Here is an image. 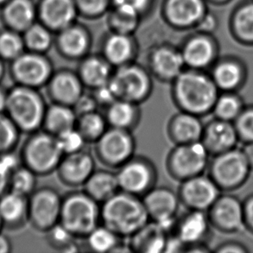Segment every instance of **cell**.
I'll return each mask as SVG.
<instances>
[{
    "mask_svg": "<svg viewBox=\"0 0 253 253\" xmlns=\"http://www.w3.org/2000/svg\"><path fill=\"white\" fill-rule=\"evenodd\" d=\"M219 90L208 71L185 69L171 83L170 95L179 111L199 117L211 114Z\"/></svg>",
    "mask_w": 253,
    "mask_h": 253,
    "instance_id": "1",
    "label": "cell"
},
{
    "mask_svg": "<svg viewBox=\"0 0 253 253\" xmlns=\"http://www.w3.org/2000/svg\"><path fill=\"white\" fill-rule=\"evenodd\" d=\"M150 220L141 197L120 191L101 204V224L128 239Z\"/></svg>",
    "mask_w": 253,
    "mask_h": 253,
    "instance_id": "2",
    "label": "cell"
},
{
    "mask_svg": "<svg viewBox=\"0 0 253 253\" xmlns=\"http://www.w3.org/2000/svg\"><path fill=\"white\" fill-rule=\"evenodd\" d=\"M47 106L39 89L17 84L8 88L5 113L23 134L41 130Z\"/></svg>",
    "mask_w": 253,
    "mask_h": 253,
    "instance_id": "3",
    "label": "cell"
},
{
    "mask_svg": "<svg viewBox=\"0 0 253 253\" xmlns=\"http://www.w3.org/2000/svg\"><path fill=\"white\" fill-rule=\"evenodd\" d=\"M60 223L77 239H85L101 224V204L84 190L69 192L62 198Z\"/></svg>",
    "mask_w": 253,
    "mask_h": 253,
    "instance_id": "4",
    "label": "cell"
},
{
    "mask_svg": "<svg viewBox=\"0 0 253 253\" xmlns=\"http://www.w3.org/2000/svg\"><path fill=\"white\" fill-rule=\"evenodd\" d=\"M63 156L56 137L42 129L28 134L20 151L22 164L38 176L55 172Z\"/></svg>",
    "mask_w": 253,
    "mask_h": 253,
    "instance_id": "5",
    "label": "cell"
},
{
    "mask_svg": "<svg viewBox=\"0 0 253 253\" xmlns=\"http://www.w3.org/2000/svg\"><path fill=\"white\" fill-rule=\"evenodd\" d=\"M208 170L209 176L224 193L242 188L253 171L242 149L238 147L212 157Z\"/></svg>",
    "mask_w": 253,
    "mask_h": 253,
    "instance_id": "6",
    "label": "cell"
},
{
    "mask_svg": "<svg viewBox=\"0 0 253 253\" xmlns=\"http://www.w3.org/2000/svg\"><path fill=\"white\" fill-rule=\"evenodd\" d=\"M109 85L117 99L141 105L151 98L154 83L146 68L131 62L114 69Z\"/></svg>",
    "mask_w": 253,
    "mask_h": 253,
    "instance_id": "7",
    "label": "cell"
},
{
    "mask_svg": "<svg viewBox=\"0 0 253 253\" xmlns=\"http://www.w3.org/2000/svg\"><path fill=\"white\" fill-rule=\"evenodd\" d=\"M210 159L211 156L202 142L175 144L167 155L165 166L169 175L181 182L204 174Z\"/></svg>",
    "mask_w": 253,
    "mask_h": 253,
    "instance_id": "8",
    "label": "cell"
},
{
    "mask_svg": "<svg viewBox=\"0 0 253 253\" xmlns=\"http://www.w3.org/2000/svg\"><path fill=\"white\" fill-rule=\"evenodd\" d=\"M93 144L95 158L111 169L120 168L136 155L137 142L130 130L109 127Z\"/></svg>",
    "mask_w": 253,
    "mask_h": 253,
    "instance_id": "9",
    "label": "cell"
},
{
    "mask_svg": "<svg viewBox=\"0 0 253 253\" xmlns=\"http://www.w3.org/2000/svg\"><path fill=\"white\" fill-rule=\"evenodd\" d=\"M116 170L120 191L142 198L157 186L158 169L147 157L135 155Z\"/></svg>",
    "mask_w": 253,
    "mask_h": 253,
    "instance_id": "10",
    "label": "cell"
},
{
    "mask_svg": "<svg viewBox=\"0 0 253 253\" xmlns=\"http://www.w3.org/2000/svg\"><path fill=\"white\" fill-rule=\"evenodd\" d=\"M54 71L51 61L45 54L29 50L10 62L9 67L14 84L39 90L48 84Z\"/></svg>",
    "mask_w": 253,
    "mask_h": 253,
    "instance_id": "11",
    "label": "cell"
},
{
    "mask_svg": "<svg viewBox=\"0 0 253 253\" xmlns=\"http://www.w3.org/2000/svg\"><path fill=\"white\" fill-rule=\"evenodd\" d=\"M62 198L53 187L38 188L28 197L29 224L41 233H46L60 223Z\"/></svg>",
    "mask_w": 253,
    "mask_h": 253,
    "instance_id": "12",
    "label": "cell"
},
{
    "mask_svg": "<svg viewBox=\"0 0 253 253\" xmlns=\"http://www.w3.org/2000/svg\"><path fill=\"white\" fill-rule=\"evenodd\" d=\"M142 200L150 219L158 223L169 234L173 233L181 205L178 192L166 186H156Z\"/></svg>",
    "mask_w": 253,
    "mask_h": 253,
    "instance_id": "13",
    "label": "cell"
},
{
    "mask_svg": "<svg viewBox=\"0 0 253 253\" xmlns=\"http://www.w3.org/2000/svg\"><path fill=\"white\" fill-rule=\"evenodd\" d=\"M208 215L212 228L225 234H237L245 230L243 201L229 193L220 194Z\"/></svg>",
    "mask_w": 253,
    "mask_h": 253,
    "instance_id": "14",
    "label": "cell"
},
{
    "mask_svg": "<svg viewBox=\"0 0 253 253\" xmlns=\"http://www.w3.org/2000/svg\"><path fill=\"white\" fill-rule=\"evenodd\" d=\"M178 195L181 205L188 210L208 212L222 193L209 174H200L181 181Z\"/></svg>",
    "mask_w": 253,
    "mask_h": 253,
    "instance_id": "15",
    "label": "cell"
},
{
    "mask_svg": "<svg viewBox=\"0 0 253 253\" xmlns=\"http://www.w3.org/2000/svg\"><path fill=\"white\" fill-rule=\"evenodd\" d=\"M95 169V156L84 149L64 155L55 172L62 184L76 188L83 187Z\"/></svg>",
    "mask_w": 253,
    "mask_h": 253,
    "instance_id": "16",
    "label": "cell"
},
{
    "mask_svg": "<svg viewBox=\"0 0 253 253\" xmlns=\"http://www.w3.org/2000/svg\"><path fill=\"white\" fill-rule=\"evenodd\" d=\"M181 53L186 69L208 71L219 59V44L211 34L200 32L186 42Z\"/></svg>",
    "mask_w": 253,
    "mask_h": 253,
    "instance_id": "17",
    "label": "cell"
},
{
    "mask_svg": "<svg viewBox=\"0 0 253 253\" xmlns=\"http://www.w3.org/2000/svg\"><path fill=\"white\" fill-rule=\"evenodd\" d=\"M209 74L219 92H240L248 79L246 63L233 55L219 57Z\"/></svg>",
    "mask_w": 253,
    "mask_h": 253,
    "instance_id": "18",
    "label": "cell"
},
{
    "mask_svg": "<svg viewBox=\"0 0 253 253\" xmlns=\"http://www.w3.org/2000/svg\"><path fill=\"white\" fill-rule=\"evenodd\" d=\"M212 228L208 212L188 210L178 217L173 233L184 244L186 252L189 247L208 244Z\"/></svg>",
    "mask_w": 253,
    "mask_h": 253,
    "instance_id": "19",
    "label": "cell"
},
{
    "mask_svg": "<svg viewBox=\"0 0 253 253\" xmlns=\"http://www.w3.org/2000/svg\"><path fill=\"white\" fill-rule=\"evenodd\" d=\"M45 88L50 102L73 106L85 87L77 72L63 69L54 71Z\"/></svg>",
    "mask_w": 253,
    "mask_h": 253,
    "instance_id": "20",
    "label": "cell"
},
{
    "mask_svg": "<svg viewBox=\"0 0 253 253\" xmlns=\"http://www.w3.org/2000/svg\"><path fill=\"white\" fill-rule=\"evenodd\" d=\"M201 142L213 157L236 148L240 139L233 122L213 117L204 125Z\"/></svg>",
    "mask_w": 253,
    "mask_h": 253,
    "instance_id": "21",
    "label": "cell"
},
{
    "mask_svg": "<svg viewBox=\"0 0 253 253\" xmlns=\"http://www.w3.org/2000/svg\"><path fill=\"white\" fill-rule=\"evenodd\" d=\"M186 69L181 51L162 46L155 48L148 59L149 72L154 79L163 83H170Z\"/></svg>",
    "mask_w": 253,
    "mask_h": 253,
    "instance_id": "22",
    "label": "cell"
},
{
    "mask_svg": "<svg viewBox=\"0 0 253 253\" xmlns=\"http://www.w3.org/2000/svg\"><path fill=\"white\" fill-rule=\"evenodd\" d=\"M77 12L75 0H41L38 5V18L50 31H62L71 26Z\"/></svg>",
    "mask_w": 253,
    "mask_h": 253,
    "instance_id": "23",
    "label": "cell"
},
{
    "mask_svg": "<svg viewBox=\"0 0 253 253\" xmlns=\"http://www.w3.org/2000/svg\"><path fill=\"white\" fill-rule=\"evenodd\" d=\"M204 125L202 117L179 111L169 120L166 132L174 145L192 144L201 142Z\"/></svg>",
    "mask_w": 253,
    "mask_h": 253,
    "instance_id": "24",
    "label": "cell"
},
{
    "mask_svg": "<svg viewBox=\"0 0 253 253\" xmlns=\"http://www.w3.org/2000/svg\"><path fill=\"white\" fill-rule=\"evenodd\" d=\"M38 19V5L33 0H8L0 7L3 26L23 33Z\"/></svg>",
    "mask_w": 253,
    "mask_h": 253,
    "instance_id": "25",
    "label": "cell"
},
{
    "mask_svg": "<svg viewBox=\"0 0 253 253\" xmlns=\"http://www.w3.org/2000/svg\"><path fill=\"white\" fill-rule=\"evenodd\" d=\"M205 0H167L165 15L176 27H196L208 12Z\"/></svg>",
    "mask_w": 253,
    "mask_h": 253,
    "instance_id": "26",
    "label": "cell"
},
{
    "mask_svg": "<svg viewBox=\"0 0 253 253\" xmlns=\"http://www.w3.org/2000/svg\"><path fill=\"white\" fill-rule=\"evenodd\" d=\"M169 235V233L158 223L150 219L140 229L127 239V245L130 252L132 253H165Z\"/></svg>",
    "mask_w": 253,
    "mask_h": 253,
    "instance_id": "27",
    "label": "cell"
},
{
    "mask_svg": "<svg viewBox=\"0 0 253 253\" xmlns=\"http://www.w3.org/2000/svg\"><path fill=\"white\" fill-rule=\"evenodd\" d=\"M0 217L3 227L9 230L23 228L29 223L27 196L7 190L0 196Z\"/></svg>",
    "mask_w": 253,
    "mask_h": 253,
    "instance_id": "28",
    "label": "cell"
},
{
    "mask_svg": "<svg viewBox=\"0 0 253 253\" xmlns=\"http://www.w3.org/2000/svg\"><path fill=\"white\" fill-rule=\"evenodd\" d=\"M114 68L103 56L89 55L82 59L76 72L85 88L92 91L109 83Z\"/></svg>",
    "mask_w": 253,
    "mask_h": 253,
    "instance_id": "29",
    "label": "cell"
},
{
    "mask_svg": "<svg viewBox=\"0 0 253 253\" xmlns=\"http://www.w3.org/2000/svg\"><path fill=\"white\" fill-rule=\"evenodd\" d=\"M104 114L109 127L130 131L138 126L142 117L140 105L121 99L105 108Z\"/></svg>",
    "mask_w": 253,
    "mask_h": 253,
    "instance_id": "30",
    "label": "cell"
},
{
    "mask_svg": "<svg viewBox=\"0 0 253 253\" xmlns=\"http://www.w3.org/2000/svg\"><path fill=\"white\" fill-rule=\"evenodd\" d=\"M102 56L114 69L134 62L136 48L132 39L129 35L115 32L105 42Z\"/></svg>",
    "mask_w": 253,
    "mask_h": 253,
    "instance_id": "31",
    "label": "cell"
},
{
    "mask_svg": "<svg viewBox=\"0 0 253 253\" xmlns=\"http://www.w3.org/2000/svg\"><path fill=\"white\" fill-rule=\"evenodd\" d=\"M83 188L99 204L108 201L120 191L116 172L108 168L95 169Z\"/></svg>",
    "mask_w": 253,
    "mask_h": 253,
    "instance_id": "32",
    "label": "cell"
},
{
    "mask_svg": "<svg viewBox=\"0 0 253 253\" xmlns=\"http://www.w3.org/2000/svg\"><path fill=\"white\" fill-rule=\"evenodd\" d=\"M230 31L240 44L253 46V0H246L233 10Z\"/></svg>",
    "mask_w": 253,
    "mask_h": 253,
    "instance_id": "33",
    "label": "cell"
},
{
    "mask_svg": "<svg viewBox=\"0 0 253 253\" xmlns=\"http://www.w3.org/2000/svg\"><path fill=\"white\" fill-rule=\"evenodd\" d=\"M77 118L72 106L50 103L47 106L42 129L56 137L66 130L75 128Z\"/></svg>",
    "mask_w": 253,
    "mask_h": 253,
    "instance_id": "34",
    "label": "cell"
},
{
    "mask_svg": "<svg viewBox=\"0 0 253 253\" xmlns=\"http://www.w3.org/2000/svg\"><path fill=\"white\" fill-rule=\"evenodd\" d=\"M90 41L85 31L69 26L61 31L58 39V48L63 56L69 60H79L86 56Z\"/></svg>",
    "mask_w": 253,
    "mask_h": 253,
    "instance_id": "35",
    "label": "cell"
},
{
    "mask_svg": "<svg viewBox=\"0 0 253 253\" xmlns=\"http://www.w3.org/2000/svg\"><path fill=\"white\" fill-rule=\"evenodd\" d=\"M84 240L88 250L93 253H114L124 247V238L103 224H99Z\"/></svg>",
    "mask_w": 253,
    "mask_h": 253,
    "instance_id": "36",
    "label": "cell"
},
{
    "mask_svg": "<svg viewBox=\"0 0 253 253\" xmlns=\"http://www.w3.org/2000/svg\"><path fill=\"white\" fill-rule=\"evenodd\" d=\"M245 106V100L239 92H220L212 113L214 118L234 122L242 113Z\"/></svg>",
    "mask_w": 253,
    "mask_h": 253,
    "instance_id": "37",
    "label": "cell"
},
{
    "mask_svg": "<svg viewBox=\"0 0 253 253\" xmlns=\"http://www.w3.org/2000/svg\"><path fill=\"white\" fill-rule=\"evenodd\" d=\"M76 127L86 143L94 144L109 128V125L105 114L98 110L78 117Z\"/></svg>",
    "mask_w": 253,
    "mask_h": 253,
    "instance_id": "38",
    "label": "cell"
},
{
    "mask_svg": "<svg viewBox=\"0 0 253 253\" xmlns=\"http://www.w3.org/2000/svg\"><path fill=\"white\" fill-rule=\"evenodd\" d=\"M22 35L26 50L45 54L51 48V31L42 23L36 22Z\"/></svg>",
    "mask_w": 253,
    "mask_h": 253,
    "instance_id": "39",
    "label": "cell"
},
{
    "mask_svg": "<svg viewBox=\"0 0 253 253\" xmlns=\"http://www.w3.org/2000/svg\"><path fill=\"white\" fill-rule=\"evenodd\" d=\"M46 240L50 248L62 253H76L79 251L77 239L61 223L53 226L46 233Z\"/></svg>",
    "mask_w": 253,
    "mask_h": 253,
    "instance_id": "40",
    "label": "cell"
},
{
    "mask_svg": "<svg viewBox=\"0 0 253 253\" xmlns=\"http://www.w3.org/2000/svg\"><path fill=\"white\" fill-rule=\"evenodd\" d=\"M25 50L22 33L4 27L0 31V58L3 62L10 63Z\"/></svg>",
    "mask_w": 253,
    "mask_h": 253,
    "instance_id": "41",
    "label": "cell"
},
{
    "mask_svg": "<svg viewBox=\"0 0 253 253\" xmlns=\"http://www.w3.org/2000/svg\"><path fill=\"white\" fill-rule=\"evenodd\" d=\"M38 174L24 165L11 173L9 189L29 197L38 188Z\"/></svg>",
    "mask_w": 253,
    "mask_h": 253,
    "instance_id": "42",
    "label": "cell"
},
{
    "mask_svg": "<svg viewBox=\"0 0 253 253\" xmlns=\"http://www.w3.org/2000/svg\"><path fill=\"white\" fill-rule=\"evenodd\" d=\"M22 134L6 113H0V154L15 151Z\"/></svg>",
    "mask_w": 253,
    "mask_h": 253,
    "instance_id": "43",
    "label": "cell"
},
{
    "mask_svg": "<svg viewBox=\"0 0 253 253\" xmlns=\"http://www.w3.org/2000/svg\"><path fill=\"white\" fill-rule=\"evenodd\" d=\"M138 17L139 14L120 7H114L110 16V23L117 33L129 35L137 27Z\"/></svg>",
    "mask_w": 253,
    "mask_h": 253,
    "instance_id": "44",
    "label": "cell"
},
{
    "mask_svg": "<svg viewBox=\"0 0 253 253\" xmlns=\"http://www.w3.org/2000/svg\"><path fill=\"white\" fill-rule=\"evenodd\" d=\"M56 139L63 155L83 151L85 149V144H87L76 127L56 136Z\"/></svg>",
    "mask_w": 253,
    "mask_h": 253,
    "instance_id": "45",
    "label": "cell"
},
{
    "mask_svg": "<svg viewBox=\"0 0 253 253\" xmlns=\"http://www.w3.org/2000/svg\"><path fill=\"white\" fill-rule=\"evenodd\" d=\"M233 124L240 142L244 144L253 143V104L246 105Z\"/></svg>",
    "mask_w": 253,
    "mask_h": 253,
    "instance_id": "46",
    "label": "cell"
},
{
    "mask_svg": "<svg viewBox=\"0 0 253 253\" xmlns=\"http://www.w3.org/2000/svg\"><path fill=\"white\" fill-rule=\"evenodd\" d=\"M78 10L87 16L95 17L104 13L109 6L110 0H75Z\"/></svg>",
    "mask_w": 253,
    "mask_h": 253,
    "instance_id": "47",
    "label": "cell"
},
{
    "mask_svg": "<svg viewBox=\"0 0 253 253\" xmlns=\"http://www.w3.org/2000/svg\"><path fill=\"white\" fill-rule=\"evenodd\" d=\"M72 107L75 110L77 117L95 112L99 108V105L96 101L94 96L92 95V92L91 93L84 92Z\"/></svg>",
    "mask_w": 253,
    "mask_h": 253,
    "instance_id": "48",
    "label": "cell"
},
{
    "mask_svg": "<svg viewBox=\"0 0 253 253\" xmlns=\"http://www.w3.org/2000/svg\"><path fill=\"white\" fill-rule=\"evenodd\" d=\"M92 95L94 96L99 107H103L104 109L117 99L116 95L113 92L112 87L110 86L109 83L102 86H99L98 88L92 90Z\"/></svg>",
    "mask_w": 253,
    "mask_h": 253,
    "instance_id": "49",
    "label": "cell"
},
{
    "mask_svg": "<svg viewBox=\"0 0 253 253\" xmlns=\"http://www.w3.org/2000/svg\"><path fill=\"white\" fill-rule=\"evenodd\" d=\"M150 1L151 0H113V3L114 7L123 8L140 15L141 12L146 9Z\"/></svg>",
    "mask_w": 253,
    "mask_h": 253,
    "instance_id": "50",
    "label": "cell"
},
{
    "mask_svg": "<svg viewBox=\"0 0 253 253\" xmlns=\"http://www.w3.org/2000/svg\"><path fill=\"white\" fill-rule=\"evenodd\" d=\"M212 252L217 253H247L250 251L244 244L240 243L239 241L232 240L219 244Z\"/></svg>",
    "mask_w": 253,
    "mask_h": 253,
    "instance_id": "51",
    "label": "cell"
},
{
    "mask_svg": "<svg viewBox=\"0 0 253 253\" xmlns=\"http://www.w3.org/2000/svg\"><path fill=\"white\" fill-rule=\"evenodd\" d=\"M245 230L253 235V193L243 201Z\"/></svg>",
    "mask_w": 253,
    "mask_h": 253,
    "instance_id": "52",
    "label": "cell"
},
{
    "mask_svg": "<svg viewBox=\"0 0 253 253\" xmlns=\"http://www.w3.org/2000/svg\"><path fill=\"white\" fill-rule=\"evenodd\" d=\"M217 26H218V20L215 16L208 11L205 14V16L202 17V20L200 21L199 24L196 25V28L202 33L212 34V32L217 29Z\"/></svg>",
    "mask_w": 253,
    "mask_h": 253,
    "instance_id": "53",
    "label": "cell"
},
{
    "mask_svg": "<svg viewBox=\"0 0 253 253\" xmlns=\"http://www.w3.org/2000/svg\"><path fill=\"white\" fill-rule=\"evenodd\" d=\"M10 174L11 172L0 162V196L9 190Z\"/></svg>",
    "mask_w": 253,
    "mask_h": 253,
    "instance_id": "54",
    "label": "cell"
},
{
    "mask_svg": "<svg viewBox=\"0 0 253 253\" xmlns=\"http://www.w3.org/2000/svg\"><path fill=\"white\" fill-rule=\"evenodd\" d=\"M12 251V244L10 239L4 235L2 232L0 233V253H10Z\"/></svg>",
    "mask_w": 253,
    "mask_h": 253,
    "instance_id": "55",
    "label": "cell"
},
{
    "mask_svg": "<svg viewBox=\"0 0 253 253\" xmlns=\"http://www.w3.org/2000/svg\"><path fill=\"white\" fill-rule=\"evenodd\" d=\"M244 154L246 156L247 162L250 165L252 170L253 171V143H249V144H244L242 148Z\"/></svg>",
    "mask_w": 253,
    "mask_h": 253,
    "instance_id": "56",
    "label": "cell"
},
{
    "mask_svg": "<svg viewBox=\"0 0 253 253\" xmlns=\"http://www.w3.org/2000/svg\"><path fill=\"white\" fill-rule=\"evenodd\" d=\"M8 88H4L0 85V113H5L7 104Z\"/></svg>",
    "mask_w": 253,
    "mask_h": 253,
    "instance_id": "57",
    "label": "cell"
},
{
    "mask_svg": "<svg viewBox=\"0 0 253 253\" xmlns=\"http://www.w3.org/2000/svg\"><path fill=\"white\" fill-rule=\"evenodd\" d=\"M5 63L2 59L0 58V84L2 83L5 74H6V68H5Z\"/></svg>",
    "mask_w": 253,
    "mask_h": 253,
    "instance_id": "58",
    "label": "cell"
},
{
    "mask_svg": "<svg viewBox=\"0 0 253 253\" xmlns=\"http://www.w3.org/2000/svg\"><path fill=\"white\" fill-rule=\"evenodd\" d=\"M209 2L214 3V4H218V5H223V4H226L229 3L232 0H209Z\"/></svg>",
    "mask_w": 253,
    "mask_h": 253,
    "instance_id": "59",
    "label": "cell"
},
{
    "mask_svg": "<svg viewBox=\"0 0 253 253\" xmlns=\"http://www.w3.org/2000/svg\"><path fill=\"white\" fill-rule=\"evenodd\" d=\"M3 222H2V219H1V217H0V233L3 231Z\"/></svg>",
    "mask_w": 253,
    "mask_h": 253,
    "instance_id": "60",
    "label": "cell"
},
{
    "mask_svg": "<svg viewBox=\"0 0 253 253\" xmlns=\"http://www.w3.org/2000/svg\"><path fill=\"white\" fill-rule=\"evenodd\" d=\"M7 1H8V0H0V7L6 3Z\"/></svg>",
    "mask_w": 253,
    "mask_h": 253,
    "instance_id": "61",
    "label": "cell"
}]
</instances>
